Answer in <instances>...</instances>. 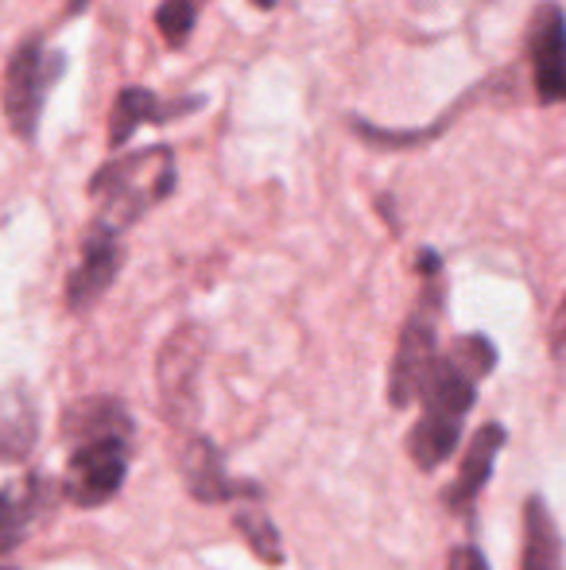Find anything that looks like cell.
<instances>
[{"label":"cell","mask_w":566,"mask_h":570,"mask_svg":"<svg viewBox=\"0 0 566 570\" xmlns=\"http://www.w3.org/2000/svg\"><path fill=\"white\" fill-rule=\"evenodd\" d=\"M62 75H67V55L47 47V36H28L12 51V59H8L0 109L8 117V128L23 144H36L39 117H43L47 98H51V90L59 86Z\"/></svg>","instance_id":"5b68a950"},{"label":"cell","mask_w":566,"mask_h":570,"mask_svg":"<svg viewBox=\"0 0 566 570\" xmlns=\"http://www.w3.org/2000/svg\"><path fill=\"white\" fill-rule=\"evenodd\" d=\"M532 67V90L539 106H566V12L555 0L536 4L524 36Z\"/></svg>","instance_id":"52a82bcc"},{"label":"cell","mask_w":566,"mask_h":570,"mask_svg":"<svg viewBox=\"0 0 566 570\" xmlns=\"http://www.w3.org/2000/svg\"><path fill=\"white\" fill-rule=\"evenodd\" d=\"M179 164L167 144H151L140 151H121L90 175V198L98 203V222L125 233L137 226L148 210L175 195Z\"/></svg>","instance_id":"3957f363"},{"label":"cell","mask_w":566,"mask_h":570,"mask_svg":"<svg viewBox=\"0 0 566 570\" xmlns=\"http://www.w3.org/2000/svg\"><path fill=\"white\" fill-rule=\"evenodd\" d=\"M121 264H125L121 233L93 218L90 229L82 233V253H78L75 272L67 276V307L75 315H86L113 287V279L121 276Z\"/></svg>","instance_id":"ba28073f"},{"label":"cell","mask_w":566,"mask_h":570,"mask_svg":"<svg viewBox=\"0 0 566 570\" xmlns=\"http://www.w3.org/2000/svg\"><path fill=\"white\" fill-rule=\"evenodd\" d=\"M446 570H489V559H485L481 548H474V543H461V548L450 551Z\"/></svg>","instance_id":"ac0fdd59"},{"label":"cell","mask_w":566,"mask_h":570,"mask_svg":"<svg viewBox=\"0 0 566 570\" xmlns=\"http://www.w3.org/2000/svg\"><path fill=\"white\" fill-rule=\"evenodd\" d=\"M552 361L559 368V376L566 381V299L555 311V323H552Z\"/></svg>","instance_id":"e0dca14e"},{"label":"cell","mask_w":566,"mask_h":570,"mask_svg":"<svg viewBox=\"0 0 566 570\" xmlns=\"http://www.w3.org/2000/svg\"><path fill=\"white\" fill-rule=\"evenodd\" d=\"M210 350V334L198 323H182L167 334V342L156 353V392L159 407H163V420L175 431H190L198 420V376H202V361Z\"/></svg>","instance_id":"8992f818"},{"label":"cell","mask_w":566,"mask_h":570,"mask_svg":"<svg viewBox=\"0 0 566 570\" xmlns=\"http://www.w3.org/2000/svg\"><path fill=\"white\" fill-rule=\"evenodd\" d=\"M51 481L39 478V473H28V478L0 489V556H12L28 540L31 528L51 512Z\"/></svg>","instance_id":"8fae6325"},{"label":"cell","mask_w":566,"mask_h":570,"mask_svg":"<svg viewBox=\"0 0 566 570\" xmlns=\"http://www.w3.org/2000/svg\"><path fill=\"white\" fill-rule=\"evenodd\" d=\"M520 570H563V535L544 497H528V504H524Z\"/></svg>","instance_id":"5bb4252c"},{"label":"cell","mask_w":566,"mask_h":570,"mask_svg":"<svg viewBox=\"0 0 566 570\" xmlns=\"http://www.w3.org/2000/svg\"><path fill=\"white\" fill-rule=\"evenodd\" d=\"M497 368V350L485 334H461L435 361L424 392V415L411 428L408 451L419 470H438L461 443V423L477 400V384Z\"/></svg>","instance_id":"7a4b0ae2"},{"label":"cell","mask_w":566,"mask_h":570,"mask_svg":"<svg viewBox=\"0 0 566 570\" xmlns=\"http://www.w3.org/2000/svg\"><path fill=\"white\" fill-rule=\"evenodd\" d=\"M210 0H159L156 8V31L171 51H182L198 28V16L206 12Z\"/></svg>","instance_id":"2e32d148"},{"label":"cell","mask_w":566,"mask_h":570,"mask_svg":"<svg viewBox=\"0 0 566 570\" xmlns=\"http://www.w3.org/2000/svg\"><path fill=\"white\" fill-rule=\"evenodd\" d=\"M198 109H206L202 94H195V98H159L143 86H125L113 101V114H109V148L121 151L137 136L140 125H171V120L190 117Z\"/></svg>","instance_id":"30bf717a"},{"label":"cell","mask_w":566,"mask_h":570,"mask_svg":"<svg viewBox=\"0 0 566 570\" xmlns=\"http://www.w3.org/2000/svg\"><path fill=\"white\" fill-rule=\"evenodd\" d=\"M416 268L424 287H419L416 307H411L408 323L400 331V342H396L393 373H388V400H393V407H408L411 400H419L430 368L443 357L438 353V318H443V299H446L443 256L435 248H419Z\"/></svg>","instance_id":"277c9868"},{"label":"cell","mask_w":566,"mask_h":570,"mask_svg":"<svg viewBox=\"0 0 566 570\" xmlns=\"http://www.w3.org/2000/svg\"><path fill=\"white\" fill-rule=\"evenodd\" d=\"M0 570H8V567H0Z\"/></svg>","instance_id":"d6986e66"},{"label":"cell","mask_w":566,"mask_h":570,"mask_svg":"<svg viewBox=\"0 0 566 570\" xmlns=\"http://www.w3.org/2000/svg\"><path fill=\"white\" fill-rule=\"evenodd\" d=\"M234 524L241 528V535L249 540L252 556L260 559L265 567H280L284 563V535L280 528L272 524V517H268L265 509H257V504H245V509H237Z\"/></svg>","instance_id":"9a60e30c"},{"label":"cell","mask_w":566,"mask_h":570,"mask_svg":"<svg viewBox=\"0 0 566 570\" xmlns=\"http://www.w3.org/2000/svg\"><path fill=\"white\" fill-rule=\"evenodd\" d=\"M505 439H508V431L500 428V423H485V428L474 431L469 451H466V458H461L458 478H454V485L446 489V504H450V512H466L469 504L477 501V493L489 485L493 462H497V454L505 451Z\"/></svg>","instance_id":"7c38bea8"},{"label":"cell","mask_w":566,"mask_h":570,"mask_svg":"<svg viewBox=\"0 0 566 570\" xmlns=\"http://www.w3.org/2000/svg\"><path fill=\"white\" fill-rule=\"evenodd\" d=\"M39 439V404L23 384L0 392V462H23Z\"/></svg>","instance_id":"4fadbf2b"},{"label":"cell","mask_w":566,"mask_h":570,"mask_svg":"<svg viewBox=\"0 0 566 570\" xmlns=\"http://www.w3.org/2000/svg\"><path fill=\"white\" fill-rule=\"evenodd\" d=\"M179 470H182V485L195 501L202 504H229L237 497L245 501H260V485L257 481H241L226 470V458L218 446L202 435H187L179 454Z\"/></svg>","instance_id":"9c48e42d"},{"label":"cell","mask_w":566,"mask_h":570,"mask_svg":"<svg viewBox=\"0 0 566 570\" xmlns=\"http://www.w3.org/2000/svg\"><path fill=\"white\" fill-rule=\"evenodd\" d=\"M62 446H70L62 497L78 509H98L121 493L132 462L137 423L117 396H86L62 412Z\"/></svg>","instance_id":"6da1fadb"}]
</instances>
